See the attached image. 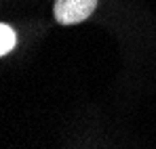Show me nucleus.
I'll use <instances>...</instances> for the list:
<instances>
[{
	"instance_id": "nucleus-1",
	"label": "nucleus",
	"mask_w": 156,
	"mask_h": 149,
	"mask_svg": "<svg viewBox=\"0 0 156 149\" xmlns=\"http://www.w3.org/2000/svg\"><path fill=\"white\" fill-rule=\"evenodd\" d=\"M99 0H55V21L59 25L82 23L93 15Z\"/></svg>"
},
{
	"instance_id": "nucleus-2",
	"label": "nucleus",
	"mask_w": 156,
	"mask_h": 149,
	"mask_svg": "<svg viewBox=\"0 0 156 149\" xmlns=\"http://www.w3.org/2000/svg\"><path fill=\"white\" fill-rule=\"evenodd\" d=\"M15 44H17V34H15V29L9 23H2L0 25V55H2V57L9 55L11 50L15 49Z\"/></svg>"
}]
</instances>
